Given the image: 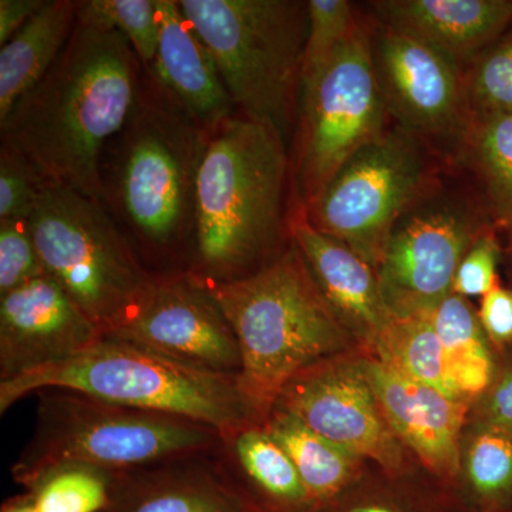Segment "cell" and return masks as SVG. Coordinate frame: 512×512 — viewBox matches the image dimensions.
I'll list each match as a JSON object with an SVG mask.
<instances>
[{
  "label": "cell",
  "mask_w": 512,
  "mask_h": 512,
  "mask_svg": "<svg viewBox=\"0 0 512 512\" xmlns=\"http://www.w3.org/2000/svg\"><path fill=\"white\" fill-rule=\"evenodd\" d=\"M144 66L119 30L82 9L49 72L0 121V144L47 181L101 200L100 161L136 103Z\"/></svg>",
  "instance_id": "1"
},
{
  "label": "cell",
  "mask_w": 512,
  "mask_h": 512,
  "mask_svg": "<svg viewBox=\"0 0 512 512\" xmlns=\"http://www.w3.org/2000/svg\"><path fill=\"white\" fill-rule=\"evenodd\" d=\"M211 136L144 69L133 110L100 161V202L133 248L195 256L198 174Z\"/></svg>",
  "instance_id": "2"
},
{
  "label": "cell",
  "mask_w": 512,
  "mask_h": 512,
  "mask_svg": "<svg viewBox=\"0 0 512 512\" xmlns=\"http://www.w3.org/2000/svg\"><path fill=\"white\" fill-rule=\"evenodd\" d=\"M291 164L285 138L237 114L210 138L197 183V235L191 271L235 281L268 264L289 231Z\"/></svg>",
  "instance_id": "3"
},
{
  "label": "cell",
  "mask_w": 512,
  "mask_h": 512,
  "mask_svg": "<svg viewBox=\"0 0 512 512\" xmlns=\"http://www.w3.org/2000/svg\"><path fill=\"white\" fill-rule=\"evenodd\" d=\"M200 278L237 336L239 383L264 420L293 377L349 348L352 333L326 302L292 239L291 248L244 278Z\"/></svg>",
  "instance_id": "4"
},
{
  "label": "cell",
  "mask_w": 512,
  "mask_h": 512,
  "mask_svg": "<svg viewBox=\"0 0 512 512\" xmlns=\"http://www.w3.org/2000/svg\"><path fill=\"white\" fill-rule=\"evenodd\" d=\"M47 389L74 390L104 402L198 421L222 439L265 423L238 375L188 365L119 339L101 338L69 359L0 382V412Z\"/></svg>",
  "instance_id": "5"
},
{
  "label": "cell",
  "mask_w": 512,
  "mask_h": 512,
  "mask_svg": "<svg viewBox=\"0 0 512 512\" xmlns=\"http://www.w3.org/2000/svg\"><path fill=\"white\" fill-rule=\"evenodd\" d=\"M37 394L35 434L12 468L16 483L26 490L59 467L120 474L222 447L221 434L198 421L104 402L74 390Z\"/></svg>",
  "instance_id": "6"
},
{
  "label": "cell",
  "mask_w": 512,
  "mask_h": 512,
  "mask_svg": "<svg viewBox=\"0 0 512 512\" xmlns=\"http://www.w3.org/2000/svg\"><path fill=\"white\" fill-rule=\"evenodd\" d=\"M237 111L288 137L301 89L308 2L180 0Z\"/></svg>",
  "instance_id": "7"
},
{
  "label": "cell",
  "mask_w": 512,
  "mask_h": 512,
  "mask_svg": "<svg viewBox=\"0 0 512 512\" xmlns=\"http://www.w3.org/2000/svg\"><path fill=\"white\" fill-rule=\"evenodd\" d=\"M30 232L50 278L97 328L109 335L128 318L154 281L136 249L99 200L47 181Z\"/></svg>",
  "instance_id": "8"
},
{
  "label": "cell",
  "mask_w": 512,
  "mask_h": 512,
  "mask_svg": "<svg viewBox=\"0 0 512 512\" xmlns=\"http://www.w3.org/2000/svg\"><path fill=\"white\" fill-rule=\"evenodd\" d=\"M429 158L419 138L387 130L357 151L305 207L313 227L338 239L377 269L397 222L429 197Z\"/></svg>",
  "instance_id": "9"
},
{
  "label": "cell",
  "mask_w": 512,
  "mask_h": 512,
  "mask_svg": "<svg viewBox=\"0 0 512 512\" xmlns=\"http://www.w3.org/2000/svg\"><path fill=\"white\" fill-rule=\"evenodd\" d=\"M301 100L295 177L299 200L309 207L357 151L387 131L389 110L365 26H359Z\"/></svg>",
  "instance_id": "10"
},
{
  "label": "cell",
  "mask_w": 512,
  "mask_h": 512,
  "mask_svg": "<svg viewBox=\"0 0 512 512\" xmlns=\"http://www.w3.org/2000/svg\"><path fill=\"white\" fill-rule=\"evenodd\" d=\"M485 229L466 202L426 197L397 222L377 266L396 318L427 313L453 293L464 255Z\"/></svg>",
  "instance_id": "11"
},
{
  "label": "cell",
  "mask_w": 512,
  "mask_h": 512,
  "mask_svg": "<svg viewBox=\"0 0 512 512\" xmlns=\"http://www.w3.org/2000/svg\"><path fill=\"white\" fill-rule=\"evenodd\" d=\"M104 338L124 340L225 375L242 369L237 336L195 272H163L123 323Z\"/></svg>",
  "instance_id": "12"
},
{
  "label": "cell",
  "mask_w": 512,
  "mask_h": 512,
  "mask_svg": "<svg viewBox=\"0 0 512 512\" xmlns=\"http://www.w3.org/2000/svg\"><path fill=\"white\" fill-rule=\"evenodd\" d=\"M336 446L369 458L387 473L403 468V444L387 423L360 359L323 360L286 384L275 406Z\"/></svg>",
  "instance_id": "13"
},
{
  "label": "cell",
  "mask_w": 512,
  "mask_h": 512,
  "mask_svg": "<svg viewBox=\"0 0 512 512\" xmlns=\"http://www.w3.org/2000/svg\"><path fill=\"white\" fill-rule=\"evenodd\" d=\"M372 47L387 110L403 130L417 138L461 136L470 109L460 64L383 26Z\"/></svg>",
  "instance_id": "14"
},
{
  "label": "cell",
  "mask_w": 512,
  "mask_h": 512,
  "mask_svg": "<svg viewBox=\"0 0 512 512\" xmlns=\"http://www.w3.org/2000/svg\"><path fill=\"white\" fill-rule=\"evenodd\" d=\"M103 338L45 274L0 296V382L69 359Z\"/></svg>",
  "instance_id": "15"
},
{
  "label": "cell",
  "mask_w": 512,
  "mask_h": 512,
  "mask_svg": "<svg viewBox=\"0 0 512 512\" xmlns=\"http://www.w3.org/2000/svg\"><path fill=\"white\" fill-rule=\"evenodd\" d=\"M387 423L403 446L441 478L461 470V434L471 403L410 379L379 357L360 359Z\"/></svg>",
  "instance_id": "16"
},
{
  "label": "cell",
  "mask_w": 512,
  "mask_h": 512,
  "mask_svg": "<svg viewBox=\"0 0 512 512\" xmlns=\"http://www.w3.org/2000/svg\"><path fill=\"white\" fill-rule=\"evenodd\" d=\"M289 232L340 322L356 338L375 345L393 319L376 269L348 245L313 227L301 201L292 208Z\"/></svg>",
  "instance_id": "17"
},
{
  "label": "cell",
  "mask_w": 512,
  "mask_h": 512,
  "mask_svg": "<svg viewBox=\"0 0 512 512\" xmlns=\"http://www.w3.org/2000/svg\"><path fill=\"white\" fill-rule=\"evenodd\" d=\"M160 43L150 70L195 123L214 134L237 116L217 64L185 18L180 0H156Z\"/></svg>",
  "instance_id": "18"
},
{
  "label": "cell",
  "mask_w": 512,
  "mask_h": 512,
  "mask_svg": "<svg viewBox=\"0 0 512 512\" xmlns=\"http://www.w3.org/2000/svg\"><path fill=\"white\" fill-rule=\"evenodd\" d=\"M383 28L413 37L457 64L473 60L512 23L510 0L373 2Z\"/></svg>",
  "instance_id": "19"
},
{
  "label": "cell",
  "mask_w": 512,
  "mask_h": 512,
  "mask_svg": "<svg viewBox=\"0 0 512 512\" xmlns=\"http://www.w3.org/2000/svg\"><path fill=\"white\" fill-rule=\"evenodd\" d=\"M200 457L116 474L103 512H248L224 466Z\"/></svg>",
  "instance_id": "20"
},
{
  "label": "cell",
  "mask_w": 512,
  "mask_h": 512,
  "mask_svg": "<svg viewBox=\"0 0 512 512\" xmlns=\"http://www.w3.org/2000/svg\"><path fill=\"white\" fill-rule=\"evenodd\" d=\"M79 19V0H46L0 49V121L43 76L69 42Z\"/></svg>",
  "instance_id": "21"
},
{
  "label": "cell",
  "mask_w": 512,
  "mask_h": 512,
  "mask_svg": "<svg viewBox=\"0 0 512 512\" xmlns=\"http://www.w3.org/2000/svg\"><path fill=\"white\" fill-rule=\"evenodd\" d=\"M264 427L295 464L313 510L338 500L355 481L362 458L309 429L293 414L274 407Z\"/></svg>",
  "instance_id": "22"
},
{
  "label": "cell",
  "mask_w": 512,
  "mask_h": 512,
  "mask_svg": "<svg viewBox=\"0 0 512 512\" xmlns=\"http://www.w3.org/2000/svg\"><path fill=\"white\" fill-rule=\"evenodd\" d=\"M423 315L439 336L451 383L468 403L477 402L497 370L490 340L477 312L466 298L450 293Z\"/></svg>",
  "instance_id": "23"
},
{
  "label": "cell",
  "mask_w": 512,
  "mask_h": 512,
  "mask_svg": "<svg viewBox=\"0 0 512 512\" xmlns=\"http://www.w3.org/2000/svg\"><path fill=\"white\" fill-rule=\"evenodd\" d=\"M461 154L483 187L495 222L512 231V116H470Z\"/></svg>",
  "instance_id": "24"
},
{
  "label": "cell",
  "mask_w": 512,
  "mask_h": 512,
  "mask_svg": "<svg viewBox=\"0 0 512 512\" xmlns=\"http://www.w3.org/2000/svg\"><path fill=\"white\" fill-rule=\"evenodd\" d=\"M372 348L379 359L410 379L434 387L453 399L464 400L451 383L443 346L426 315L393 316L389 328Z\"/></svg>",
  "instance_id": "25"
},
{
  "label": "cell",
  "mask_w": 512,
  "mask_h": 512,
  "mask_svg": "<svg viewBox=\"0 0 512 512\" xmlns=\"http://www.w3.org/2000/svg\"><path fill=\"white\" fill-rule=\"evenodd\" d=\"M461 463L480 512L512 510V434L476 421Z\"/></svg>",
  "instance_id": "26"
},
{
  "label": "cell",
  "mask_w": 512,
  "mask_h": 512,
  "mask_svg": "<svg viewBox=\"0 0 512 512\" xmlns=\"http://www.w3.org/2000/svg\"><path fill=\"white\" fill-rule=\"evenodd\" d=\"M116 474L99 468L66 466L50 471L29 488L39 512H103Z\"/></svg>",
  "instance_id": "27"
},
{
  "label": "cell",
  "mask_w": 512,
  "mask_h": 512,
  "mask_svg": "<svg viewBox=\"0 0 512 512\" xmlns=\"http://www.w3.org/2000/svg\"><path fill=\"white\" fill-rule=\"evenodd\" d=\"M362 23L346 0H311L308 2V33L303 49L301 94L311 92Z\"/></svg>",
  "instance_id": "28"
},
{
  "label": "cell",
  "mask_w": 512,
  "mask_h": 512,
  "mask_svg": "<svg viewBox=\"0 0 512 512\" xmlns=\"http://www.w3.org/2000/svg\"><path fill=\"white\" fill-rule=\"evenodd\" d=\"M466 93L470 116H512V33L478 56Z\"/></svg>",
  "instance_id": "29"
},
{
  "label": "cell",
  "mask_w": 512,
  "mask_h": 512,
  "mask_svg": "<svg viewBox=\"0 0 512 512\" xmlns=\"http://www.w3.org/2000/svg\"><path fill=\"white\" fill-rule=\"evenodd\" d=\"M80 6L93 18L119 30L144 69L154 66L160 43L156 0H80Z\"/></svg>",
  "instance_id": "30"
},
{
  "label": "cell",
  "mask_w": 512,
  "mask_h": 512,
  "mask_svg": "<svg viewBox=\"0 0 512 512\" xmlns=\"http://www.w3.org/2000/svg\"><path fill=\"white\" fill-rule=\"evenodd\" d=\"M46 183L28 158L0 144V221L29 220Z\"/></svg>",
  "instance_id": "31"
},
{
  "label": "cell",
  "mask_w": 512,
  "mask_h": 512,
  "mask_svg": "<svg viewBox=\"0 0 512 512\" xmlns=\"http://www.w3.org/2000/svg\"><path fill=\"white\" fill-rule=\"evenodd\" d=\"M45 274L29 220L0 221V296Z\"/></svg>",
  "instance_id": "32"
},
{
  "label": "cell",
  "mask_w": 512,
  "mask_h": 512,
  "mask_svg": "<svg viewBox=\"0 0 512 512\" xmlns=\"http://www.w3.org/2000/svg\"><path fill=\"white\" fill-rule=\"evenodd\" d=\"M500 247L491 232L484 231L464 255L454 276L453 293L461 298H483L497 282Z\"/></svg>",
  "instance_id": "33"
},
{
  "label": "cell",
  "mask_w": 512,
  "mask_h": 512,
  "mask_svg": "<svg viewBox=\"0 0 512 512\" xmlns=\"http://www.w3.org/2000/svg\"><path fill=\"white\" fill-rule=\"evenodd\" d=\"M477 423L512 434V356L497 366L493 382L477 400Z\"/></svg>",
  "instance_id": "34"
},
{
  "label": "cell",
  "mask_w": 512,
  "mask_h": 512,
  "mask_svg": "<svg viewBox=\"0 0 512 512\" xmlns=\"http://www.w3.org/2000/svg\"><path fill=\"white\" fill-rule=\"evenodd\" d=\"M491 346L505 349L512 345V291L495 286L481 298L477 312Z\"/></svg>",
  "instance_id": "35"
},
{
  "label": "cell",
  "mask_w": 512,
  "mask_h": 512,
  "mask_svg": "<svg viewBox=\"0 0 512 512\" xmlns=\"http://www.w3.org/2000/svg\"><path fill=\"white\" fill-rule=\"evenodd\" d=\"M45 2L46 0H0V46L8 43L43 8Z\"/></svg>",
  "instance_id": "36"
},
{
  "label": "cell",
  "mask_w": 512,
  "mask_h": 512,
  "mask_svg": "<svg viewBox=\"0 0 512 512\" xmlns=\"http://www.w3.org/2000/svg\"><path fill=\"white\" fill-rule=\"evenodd\" d=\"M315 512H416L410 507L387 500H363L342 505L328 504Z\"/></svg>",
  "instance_id": "37"
},
{
  "label": "cell",
  "mask_w": 512,
  "mask_h": 512,
  "mask_svg": "<svg viewBox=\"0 0 512 512\" xmlns=\"http://www.w3.org/2000/svg\"><path fill=\"white\" fill-rule=\"evenodd\" d=\"M0 512H39V510H37L32 495L25 491V493L15 495V497L5 501Z\"/></svg>",
  "instance_id": "38"
},
{
  "label": "cell",
  "mask_w": 512,
  "mask_h": 512,
  "mask_svg": "<svg viewBox=\"0 0 512 512\" xmlns=\"http://www.w3.org/2000/svg\"><path fill=\"white\" fill-rule=\"evenodd\" d=\"M504 512H512V510L511 511H504Z\"/></svg>",
  "instance_id": "39"
}]
</instances>
